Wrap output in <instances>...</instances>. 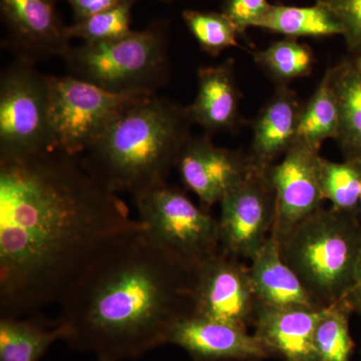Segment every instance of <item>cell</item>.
<instances>
[{"label": "cell", "mask_w": 361, "mask_h": 361, "mask_svg": "<svg viewBox=\"0 0 361 361\" xmlns=\"http://www.w3.org/2000/svg\"><path fill=\"white\" fill-rule=\"evenodd\" d=\"M353 312L345 299L322 308L313 336L319 361H350L355 349L349 332V316Z\"/></svg>", "instance_id": "cell-23"}, {"label": "cell", "mask_w": 361, "mask_h": 361, "mask_svg": "<svg viewBox=\"0 0 361 361\" xmlns=\"http://www.w3.org/2000/svg\"><path fill=\"white\" fill-rule=\"evenodd\" d=\"M304 104L293 90L280 85L253 123L251 154L254 163L271 166L296 141Z\"/></svg>", "instance_id": "cell-18"}, {"label": "cell", "mask_w": 361, "mask_h": 361, "mask_svg": "<svg viewBox=\"0 0 361 361\" xmlns=\"http://www.w3.org/2000/svg\"><path fill=\"white\" fill-rule=\"evenodd\" d=\"M96 361H99V360H96Z\"/></svg>", "instance_id": "cell-35"}, {"label": "cell", "mask_w": 361, "mask_h": 361, "mask_svg": "<svg viewBox=\"0 0 361 361\" xmlns=\"http://www.w3.org/2000/svg\"><path fill=\"white\" fill-rule=\"evenodd\" d=\"M168 344L182 348L193 361L272 357L262 342L248 330L193 315L176 323Z\"/></svg>", "instance_id": "cell-14"}, {"label": "cell", "mask_w": 361, "mask_h": 361, "mask_svg": "<svg viewBox=\"0 0 361 361\" xmlns=\"http://www.w3.org/2000/svg\"><path fill=\"white\" fill-rule=\"evenodd\" d=\"M332 82L339 109L336 141L346 160L361 163V70L355 61L332 68Z\"/></svg>", "instance_id": "cell-20"}, {"label": "cell", "mask_w": 361, "mask_h": 361, "mask_svg": "<svg viewBox=\"0 0 361 361\" xmlns=\"http://www.w3.org/2000/svg\"><path fill=\"white\" fill-rule=\"evenodd\" d=\"M137 220L154 244L195 267L221 250L219 225L167 183L134 198Z\"/></svg>", "instance_id": "cell-7"}, {"label": "cell", "mask_w": 361, "mask_h": 361, "mask_svg": "<svg viewBox=\"0 0 361 361\" xmlns=\"http://www.w3.org/2000/svg\"><path fill=\"white\" fill-rule=\"evenodd\" d=\"M253 58L280 85L310 75L314 65L310 47L291 37L273 42L267 49L255 52Z\"/></svg>", "instance_id": "cell-24"}, {"label": "cell", "mask_w": 361, "mask_h": 361, "mask_svg": "<svg viewBox=\"0 0 361 361\" xmlns=\"http://www.w3.org/2000/svg\"><path fill=\"white\" fill-rule=\"evenodd\" d=\"M338 130V102L332 82V68H329L314 94L304 104L296 141L319 152L326 140L337 139Z\"/></svg>", "instance_id": "cell-22"}, {"label": "cell", "mask_w": 361, "mask_h": 361, "mask_svg": "<svg viewBox=\"0 0 361 361\" xmlns=\"http://www.w3.org/2000/svg\"><path fill=\"white\" fill-rule=\"evenodd\" d=\"M59 0H0L7 47L20 61L63 58L71 39L56 11Z\"/></svg>", "instance_id": "cell-12"}, {"label": "cell", "mask_w": 361, "mask_h": 361, "mask_svg": "<svg viewBox=\"0 0 361 361\" xmlns=\"http://www.w3.org/2000/svg\"><path fill=\"white\" fill-rule=\"evenodd\" d=\"M255 308L249 267L239 258L220 250L195 266L190 315L248 330Z\"/></svg>", "instance_id": "cell-10"}, {"label": "cell", "mask_w": 361, "mask_h": 361, "mask_svg": "<svg viewBox=\"0 0 361 361\" xmlns=\"http://www.w3.org/2000/svg\"><path fill=\"white\" fill-rule=\"evenodd\" d=\"M193 269L144 228L126 235L59 303L63 342L99 361L137 360L168 345L176 323L191 314Z\"/></svg>", "instance_id": "cell-2"}, {"label": "cell", "mask_w": 361, "mask_h": 361, "mask_svg": "<svg viewBox=\"0 0 361 361\" xmlns=\"http://www.w3.org/2000/svg\"><path fill=\"white\" fill-rule=\"evenodd\" d=\"M135 0H123L108 11L94 14L66 27L70 39H80L84 44L113 42L129 35L130 14Z\"/></svg>", "instance_id": "cell-26"}, {"label": "cell", "mask_w": 361, "mask_h": 361, "mask_svg": "<svg viewBox=\"0 0 361 361\" xmlns=\"http://www.w3.org/2000/svg\"><path fill=\"white\" fill-rule=\"evenodd\" d=\"M322 308H274L256 303L254 334L272 357L319 361L313 336Z\"/></svg>", "instance_id": "cell-15"}, {"label": "cell", "mask_w": 361, "mask_h": 361, "mask_svg": "<svg viewBox=\"0 0 361 361\" xmlns=\"http://www.w3.org/2000/svg\"><path fill=\"white\" fill-rule=\"evenodd\" d=\"M254 27L283 35L291 39L342 35L341 23L326 7L316 4L312 6H272Z\"/></svg>", "instance_id": "cell-21"}, {"label": "cell", "mask_w": 361, "mask_h": 361, "mask_svg": "<svg viewBox=\"0 0 361 361\" xmlns=\"http://www.w3.org/2000/svg\"><path fill=\"white\" fill-rule=\"evenodd\" d=\"M320 159L319 152L295 141L279 163L270 166L276 195L272 235L278 241L322 208L324 198L320 186Z\"/></svg>", "instance_id": "cell-11"}, {"label": "cell", "mask_w": 361, "mask_h": 361, "mask_svg": "<svg viewBox=\"0 0 361 361\" xmlns=\"http://www.w3.org/2000/svg\"><path fill=\"white\" fill-rule=\"evenodd\" d=\"M345 300L348 301L353 312L360 313L361 315V257L356 269L355 282Z\"/></svg>", "instance_id": "cell-31"}, {"label": "cell", "mask_w": 361, "mask_h": 361, "mask_svg": "<svg viewBox=\"0 0 361 361\" xmlns=\"http://www.w3.org/2000/svg\"><path fill=\"white\" fill-rule=\"evenodd\" d=\"M142 228L80 156L0 158V316L61 303L104 252Z\"/></svg>", "instance_id": "cell-1"}, {"label": "cell", "mask_w": 361, "mask_h": 361, "mask_svg": "<svg viewBox=\"0 0 361 361\" xmlns=\"http://www.w3.org/2000/svg\"><path fill=\"white\" fill-rule=\"evenodd\" d=\"M54 149L47 75L18 59L0 77V158Z\"/></svg>", "instance_id": "cell-8"}, {"label": "cell", "mask_w": 361, "mask_h": 361, "mask_svg": "<svg viewBox=\"0 0 361 361\" xmlns=\"http://www.w3.org/2000/svg\"><path fill=\"white\" fill-rule=\"evenodd\" d=\"M240 94L234 61L198 71V89L193 103L187 106L192 123L208 132L234 129L240 120Z\"/></svg>", "instance_id": "cell-17"}, {"label": "cell", "mask_w": 361, "mask_h": 361, "mask_svg": "<svg viewBox=\"0 0 361 361\" xmlns=\"http://www.w3.org/2000/svg\"><path fill=\"white\" fill-rule=\"evenodd\" d=\"M278 243L286 264L322 307L346 298L361 257L360 215L322 207Z\"/></svg>", "instance_id": "cell-4"}, {"label": "cell", "mask_w": 361, "mask_h": 361, "mask_svg": "<svg viewBox=\"0 0 361 361\" xmlns=\"http://www.w3.org/2000/svg\"><path fill=\"white\" fill-rule=\"evenodd\" d=\"M182 16L201 49L210 56L238 45V30L225 13L189 9Z\"/></svg>", "instance_id": "cell-27"}, {"label": "cell", "mask_w": 361, "mask_h": 361, "mask_svg": "<svg viewBox=\"0 0 361 361\" xmlns=\"http://www.w3.org/2000/svg\"><path fill=\"white\" fill-rule=\"evenodd\" d=\"M65 330L58 318L42 313L13 317L0 316V361H40Z\"/></svg>", "instance_id": "cell-19"}, {"label": "cell", "mask_w": 361, "mask_h": 361, "mask_svg": "<svg viewBox=\"0 0 361 361\" xmlns=\"http://www.w3.org/2000/svg\"><path fill=\"white\" fill-rule=\"evenodd\" d=\"M355 65L357 66V68H360L361 70V56H357V59L355 61Z\"/></svg>", "instance_id": "cell-33"}, {"label": "cell", "mask_w": 361, "mask_h": 361, "mask_svg": "<svg viewBox=\"0 0 361 361\" xmlns=\"http://www.w3.org/2000/svg\"><path fill=\"white\" fill-rule=\"evenodd\" d=\"M360 216L361 217V190H360Z\"/></svg>", "instance_id": "cell-34"}, {"label": "cell", "mask_w": 361, "mask_h": 361, "mask_svg": "<svg viewBox=\"0 0 361 361\" xmlns=\"http://www.w3.org/2000/svg\"><path fill=\"white\" fill-rule=\"evenodd\" d=\"M320 186L323 198L332 208L360 215L361 163L346 160L336 163L320 159Z\"/></svg>", "instance_id": "cell-25"}, {"label": "cell", "mask_w": 361, "mask_h": 361, "mask_svg": "<svg viewBox=\"0 0 361 361\" xmlns=\"http://www.w3.org/2000/svg\"><path fill=\"white\" fill-rule=\"evenodd\" d=\"M336 16L348 49L361 56V0H315Z\"/></svg>", "instance_id": "cell-28"}, {"label": "cell", "mask_w": 361, "mask_h": 361, "mask_svg": "<svg viewBox=\"0 0 361 361\" xmlns=\"http://www.w3.org/2000/svg\"><path fill=\"white\" fill-rule=\"evenodd\" d=\"M221 250L250 260L272 233L276 195L270 166L251 160L245 175L220 201Z\"/></svg>", "instance_id": "cell-9"}, {"label": "cell", "mask_w": 361, "mask_h": 361, "mask_svg": "<svg viewBox=\"0 0 361 361\" xmlns=\"http://www.w3.org/2000/svg\"><path fill=\"white\" fill-rule=\"evenodd\" d=\"M249 261L256 303L274 308L322 307L286 264L272 233Z\"/></svg>", "instance_id": "cell-16"}, {"label": "cell", "mask_w": 361, "mask_h": 361, "mask_svg": "<svg viewBox=\"0 0 361 361\" xmlns=\"http://www.w3.org/2000/svg\"><path fill=\"white\" fill-rule=\"evenodd\" d=\"M73 8L75 21L108 11L123 0H66Z\"/></svg>", "instance_id": "cell-30"}, {"label": "cell", "mask_w": 361, "mask_h": 361, "mask_svg": "<svg viewBox=\"0 0 361 361\" xmlns=\"http://www.w3.org/2000/svg\"><path fill=\"white\" fill-rule=\"evenodd\" d=\"M250 165V157L220 148L209 137H190L176 168L187 189L209 211L243 178Z\"/></svg>", "instance_id": "cell-13"}, {"label": "cell", "mask_w": 361, "mask_h": 361, "mask_svg": "<svg viewBox=\"0 0 361 361\" xmlns=\"http://www.w3.org/2000/svg\"><path fill=\"white\" fill-rule=\"evenodd\" d=\"M192 123L187 106L153 94L126 111L80 159L111 191L135 198L167 183Z\"/></svg>", "instance_id": "cell-3"}, {"label": "cell", "mask_w": 361, "mask_h": 361, "mask_svg": "<svg viewBox=\"0 0 361 361\" xmlns=\"http://www.w3.org/2000/svg\"><path fill=\"white\" fill-rule=\"evenodd\" d=\"M259 358H246V360H210V361H263Z\"/></svg>", "instance_id": "cell-32"}, {"label": "cell", "mask_w": 361, "mask_h": 361, "mask_svg": "<svg viewBox=\"0 0 361 361\" xmlns=\"http://www.w3.org/2000/svg\"><path fill=\"white\" fill-rule=\"evenodd\" d=\"M54 149L84 154L135 104L153 94H118L66 75H47Z\"/></svg>", "instance_id": "cell-6"}, {"label": "cell", "mask_w": 361, "mask_h": 361, "mask_svg": "<svg viewBox=\"0 0 361 361\" xmlns=\"http://www.w3.org/2000/svg\"><path fill=\"white\" fill-rule=\"evenodd\" d=\"M61 59L68 75L118 94H156L170 78L167 33L160 25L113 42L71 45Z\"/></svg>", "instance_id": "cell-5"}, {"label": "cell", "mask_w": 361, "mask_h": 361, "mask_svg": "<svg viewBox=\"0 0 361 361\" xmlns=\"http://www.w3.org/2000/svg\"><path fill=\"white\" fill-rule=\"evenodd\" d=\"M269 6L267 0H225L222 13L234 23L239 35H243L247 28L255 26Z\"/></svg>", "instance_id": "cell-29"}]
</instances>
